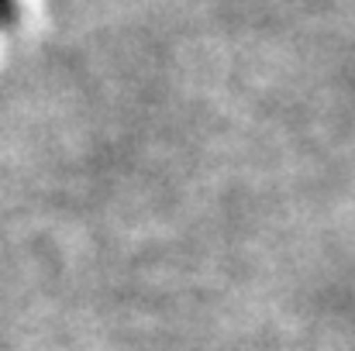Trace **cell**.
Returning <instances> with one entry per match:
<instances>
[{
    "mask_svg": "<svg viewBox=\"0 0 355 351\" xmlns=\"http://www.w3.org/2000/svg\"><path fill=\"white\" fill-rule=\"evenodd\" d=\"M14 17V0H0V24H7Z\"/></svg>",
    "mask_w": 355,
    "mask_h": 351,
    "instance_id": "6da1fadb",
    "label": "cell"
}]
</instances>
